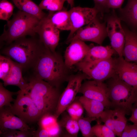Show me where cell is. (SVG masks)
<instances>
[{
    "mask_svg": "<svg viewBox=\"0 0 137 137\" xmlns=\"http://www.w3.org/2000/svg\"><path fill=\"white\" fill-rule=\"evenodd\" d=\"M32 68L33 76L59 89L70 76L61 55L45 47Z\"/></svg>",
    "mask_w": 137,
    "mask_h": 137,
    "instance_id": "obj_1",
    "label": "cell"
},
{
    "mask_svg": "<svg viewBox=\"0 0 137 137\" xmlns=\"http://www.w3.org/2000/svg\"><path fill=\"white\" fill-rule=\"evenodd\" d=\"M25 37L6 46L1 52L21 65L23 71L32 68L45 48L39 40Z\"/></svg>",
    "mask_w": 137,
    "mask_h": 137,
    "instance_id": "obj_2",
    "label": "cell"
},
{
    "mask_svg": "<svg viewBox=\"0 0 137 137\" xmlns=\"http://www.w3.org/2000/svg\"><path fill=\"white\" fill-rule=\"evenodd\" d=\"M26 81L29 85L26 90L27 93L38 109L41 116L48 113L54 114L61 94L59 89L33 76Z\"/></svg>",
    "mask_w": 137,
    "mask_h": 137,
    "instance_id": "obj_3",
    "label": "cell"
},
{
    "mask_svg": "<svg viewBox=\"0 0 137 137\" xmlns=\"http://www.w3.org/2000/svg\"><path fill=\"white\" fill-rule=\"evenodd\" d=\"M41 20L21 10L7 21L0 38L1 46L8 45L15 40L27 36H33Z\"/></svg>",
    "mask_w": 137,
    "mask_h": 137,
    "instance_id": "obj_4",
    "label": "cell"
},
{
    "mask_svg": "<svg viewBox=\"0 0 137 137\" xmlns=\"http://www.w3.org/2000/svg\"><path fill=\"white\" fill-rule=\"evenodd\" d=\"M107 84L108 96L111 106L115 108L132 111L137 100V89L120 79L116 74L109 79Z\"/></svg>",
    "mask_w": 137,
    "mask_h": 137,
    "instance_id": "obj_5",
    "label": "cell"
},
{
    "mask_svg": "<svg viewBox=\"0 0 137 137\" xmlns=\"http://www.w3.org/2000/svg\"><path fill=\"white\" fill-rule=\"evenodd\" d=\"M115 58L88 62L81 61L75 65L89 79L103 82L115 74Z\"/></svg>",
    "mask_w": 137,
    "mask_h": 137,
    "instance_id": "obj_6",
    "label": "cell"
},
{
    "mask_svg": "<svg viewBox=\"0 0 137 137\" xmlns=\"http://www.w3.org/2000/svg\"><path fill=\"white\" fill-rule=\"evenodd\" d=\"M11 107V111L27 124L38 122L41 117L40 112L26 90L18 91Z\"/></svg>",
    "mask_w": 137,
    "mask_h": 137,
    "instance_id": "obj_7",
    "label": "cell"
},
{
    "mask_svg": "<svg viewBox=\"0 0 137 137\" xmlns=\"http://www.w3.org/2000/svg\"><path fill=\"white\" fill-rule=\"evenodd\" d=\"M86 79H88L87 76L81 72L70 75L67 85L60 96L54 114L57 118L75 99L83 81Z\"/></svg>",
    "mask_w": 137,
    "mask_h": 137,
    "instance_id": "obj_8",
    "label": "cell"
},
{
    "mask_svg": "<svg viewBox=\"0 0 137 137\" xmlns=\"http://www.w3.org/2000/svg\"><path fill=\"white\" fill-rule=\"evenodd\" d=\"M106 27L101 23L97 16L86 26L78 29L69 41L78 39L83 41H91L100 45L107 36Z\"/></svg>",
    "mask_w": 137,
    "mask_h": 137,
    "instance_id": "obj_9",
    "label": "cell"
},
{
    "mask_svg": "<svg viewBox=\"0 0 137 137\" xmlns=\"http://www.w3.org/2000/svg\"><path fill=\"white\" fill-rule=\"evenodd\" d=\"M68 11L71 29L66 41L67 44L78 29L89 23L97 16L99 12L94 7L92 8L73 7Z\"/></svg>",
    "mask_w": 137,
    "mask_h": 137,
    "instance_id": "obj_10",
    "label": "cell"
},
{
    "mask_svg": "<svg viewBox=\"0 0 137 137\" xmlns=\"http://www.w3.org/2000/svg\"><path fill=\"white\" fill-rule=\"evenodd\" d=\"M79 93L86 97L101 102L105 107L111 106L107 85L103 82L94 80L85 81L82 83Z\"/></svg>",
    "mask_w": 137,
    "mask_h": 137,
    "instance_id": "obj_11",
    "label": "cell"
},
{
    "mask_svg": "<svg viewBox=\"0 0 137 137\" xmlns=\"http://www.w3.org/2000/svg\"><path fill=\"white\" fill-rule=\"evenodd\" d=\"M46 16L40 21L36 32L39 35L40 41L45 47L55 52L60 40L59 30L51 23Z\"/></svg>",
    "mask_w": 137,
    "mask_h": 137,
    "instance_id": "obj_12",
    "label": "cell"
},
{
    "mask_svg": "<svg viewBox=\"0 0 137 137\" xmlns=\"http://www.w3.org/2000/svg\"><path fill=\"white\" fill-rule=\"evenodd\" d=\"M106 30L111 47L119 56L123 57L125 36L119 19L115 15L110 17L107 20Z\"/></svg>",
    "mask_w": 137,
    "mask_h": 137,
    "instance_id": "obj_13",
    "label": "cell"
},
{
    "mask_svg": "<svg viewBox=\"0 0 137 137\" xmlns=\"http://www.w3.org/2000/svg\"><path fill=\"white\" fill-rule=\"evenodd\" d=\"M115 72L126 83L137 89V63L126 61L123 57L115 58Z\"/></svg>",
    "mask_w": 137,
    "mask_h": 137,
    "instance_id": "obj_14",
    "label": "cell"
},
{
    "mask_svg": "<svg viewBox=\"0 0 137 137\" xmlns=\"http://www.w3.org/2000/svg\"><path fill=\"white\" fill-rule=\"evenodd\" d=\"M90 46L78 39L72 40L67 47L64 54V62L66 67L70 68L82 61L87 55Z\"/></svg>",
    "mask_w": 137,
    "mask_h": 137,
    "instance_id": "obj_15",
    "label": "cell"
},
{
    "mask_svg": "<svg viewBox=\"0 0 137 137\" xmlns=\"http://www.w3.org/2000/svg\"><path fill=\"white\" fill-rule=\"evenodd\" d=\"M0 134L8 130H31L27 124L16 116L9 107L0 109Z\"/></svg>",
    "mask_w": 137,
    "mask_h": 137,
    "instance_id": "obj_16",
    "label": "cell"
},
{
    "mask_svg": "<svg viewBox=\"0 0 137 137\" xmlns=\"http://www.w3.org/2000/svg\"><path fill=\"white\" fill-rule=\"evenodd\" d=\"M125 36L123 56L127 61L137 63V33L124 29Z\"/></svg>",
    "mask_w": 137,
    "mask_h": 137,
    "instance_id": "obj_17",
    "label": "cell"
},
{
    "mask_svg": "<svg viewBox=\"0 0 137 137\" xmlns=\"http://www.w3.org/2000/svg\"><path fill=\"white\" fill-rule=\"evenodd\" d=\"M23 71L21 66L13 61V67L10 75L3 81L4 86L15 85L18 87L21 90H27L29 85L27 81L23 77Z\"/></svg>",
    "mask_w": 137,
    "mask_h": 137,
    "instance_id": "obj_18",
    "label": "cell"
},
{
    "mask_svg": "<svg viewBox=\"0 0 137 137\" xmlns=\"http://www.w3.org/2000/svg\"><path fill=\"white\" fill-rule=\"evenodd\" d=\"M46 17L51 23L58 29L71 30V24L68 11L63 8L58 11H49Z\"/></svg>",
    "mask_w": 137,
    "mask_h": 137,
    "instance_id": "obj_19",
    "label": "cell"
},
{
    "mask_svg": "<svg viewBox=\"0 0 137 137\" xmlns=\"http://www.w3.org/2000/svg\"><path fill=\"white\" fill-rule=\"evenodd\" d=\"M116 53L111 46H90L87 55L81 61L91 62L106 59L112 57Z\"/></svg>",
    "mask_w": 137,
    "mask_h": 137,
    "instance_id": "obj_20",
    "label": "cell"
},
{
    "mask_svg": "<svg viewBox=\"0 0 137 137\" xmlns=\"http://www.w3.org/2000/svg\"><path fill=\"white\" fill-rule=\"evenodd\" d=\"M57 118L54 114L48 113L43 115L38 121L39 127L46 130L51 137H58L60 133V128Z\"/></svg>",
    "mask_w": 137,
    "mask_h": 137,
    "instance_id": "obj_21",
    "label": "cell"
},
{
    "mask_svg": "<svg viewBox=\"0 0 137 137\" xmlns=\"http://www.w3.org/2000/svg\"><path fill=\"white\" fill-rule=\"evenodd\" d=\"M79 99L88 117L96 119L100 118L105 107L102 103L87 98L83 95L79 97Z\"/></svg>",
    "mask_w": 137,
    "mask_h": 137,
    "instance_id": "obj_22",
    "label": "cell"
},
{
    "mask_svg": "<svg viewBox=\"0 0 137 137\" xmlns=\"http://www.w3.org/2000/svg\"><path fill=\"white\" fill-rule=\"evenodd\" d=\"M12 1L20 10L34 16L40 20L47 15L39 6L31 0Z\"/></svg>",
    "mask_w": 137,
    "mask_h": 137,
    "instance_id": "obj_23",
    "label": "cell"
},
{
    "mask_svg": "<svg viewBox=\"0 0 137 137\" xmlns=\"http://www.w3.org/2000/svg\"><path fill=\"white\" fill-rule=\"evenodd\" d=\"M121 11L123 19L134 29H137V0H128L126 6Z\"/></svg>",
    "mask_w": 137,
    "mask_h": 137,
    "instance_id": "obj_24",
    "label": "cell"
},
{
    "mask_svg": "<svg viewBox=\"0 0 137 137\" xmlns=\"http://www.w3.org/2000/svg\"><path fill=\"white\" fill-rule=\"evenodd\" d=\"M62 114V116L58 122L60 126L65 129L68 136H77L80 130L78 120L73 118L64 112Z\"/></svg>",
    "mask_w": 137,
    "mask_h": 137,
    "instance_id": "obj_25",
    "label": "cell"
},
{
    "mask_svg": "<svg viewBox=\"0 0 137 137\" xmlns=\"http://www.w3.org/2000/svg\"><path fill=\"white\" fill-rule=\"evenodd\" d=\"M114 110V132L116 135L121 137L127 124V119L125 116L127 112L125 110L118 108H115Z\"/></svg>",
    "mask_w": 137,
    "mask_h": 137,
    "instance_id": "obj_26",
    "label": "cell"
},
{
    "mask_svg": "<svg viewBox=\"0 0 137 137\" xmlns=\"http://www.w3.org/2000/svg\"><path fill=\"white\" fill-rule=\"evenodd\" d=\"M3 83L0 82V109L6 106L11 107V102H14L15 99L12 96L17 95L18 91L16 92H11L6 89L4 86Z\"/></svg>",
    "mask_w": 137,
    "mask_h": 137,
    "instance_id": "obj_27",
    "label": "cell"
},
{
    "mask_svg": "<svg viewBox=\"0 0 137 137\" xmlns=\"http://www.w3.org/2000/svg\"><path fill=\"white\" fill-rule=\"evenodd\" d=\"M13 61L9 57L0 55V78L3 81L10 75L13 65Z\"/></svg>",
    "mask_w": 137,
    "mask_h": 137,
    "instance_id": "obj_28",
    "label": "cell"
},
{
    "mask_svg": "<svg viewBox=\"0 0 137 137\" xmlns=\"http://www.w3.org/2000/svg\"><path fill=\"white\" fill-rule=\"evenodd\" d=\"M84 109L83 107L79 100V97H76L74 101L67 107L66 110L71 117L78 120L82 116Z\"/></svg>",
    "mask_w": 137,
    "mask_h": 137,
    "instance_id": "obj_29",
    "label": "cell"
},
{
    "mask_svg": "<svg viewBox=\"0 0 137 137\" xmlns=\"http://www.w3.org/2000/svg\"><path fill=\"white\" fill-rule=\"evenodd\" d=\"M66 1V0H42L39 6L42 10L56 11L63 8L64 4Z\"/></svg>",
    "mask_w": 137,
    "mask_h": 137,
    "instance_id": "obj_30",
    "label": "cell"
},
{
    "mask_svg": "<svg viewBox=\"0 0 137 137\" xmlns=\"http://www.w3.org/2000/svg\"><path fill=\"white\" fill-rule=\"evenodd\" d=\"M96 119L89 117L85 118L82 116L78 119L80 130L83 137H92L94 136L92 132L91 123Z\"/></svg>",
    "mask_w": 137,
    "mask_h": 137,
    "instance_id": "obj_31",
    "label": "cell"
},
{
    "mask_svg": "<svg viewBox=\"0 0 137 137\" xmlns=\"http://www.w3.org/2000/svg\"><path fill=\"white\" fill-rule=\"evenodd\" d=\"M92 131L94 136L97 137H114L116 136L113 131L105 124L99 123L92 127Z\"/></svg>",
    "mask_w": 137,
    "mask_h": 137,
    "instance_id": "obj_32",
    "label": "cell"
},
{
    "mask_svg": "<svg viewBox=\"0 0 137 137\" xmlns=\"http://www.w3.org/2000/svg\"><path fill=\"white\" fill-rule=\"evenodd\" d=\"M14 6L7 0H1L0 3V19L8 21L13 14Z\"/></svg>",
    "mask_w": 137,
    "mask_h": 137,
    "instance_id": "obj_33",
    "label": "cell"
},
{
    "mask_svg": "<svg viewBox=\"0 0 137 137\" xmlns=\"http://www.w3.org/2000/svg\"><path fill=\"white\" fill-rule=\"evenodd\" d=\"M121 137H137V125L127 124L122 134Z\"/></svg>",
    "mask_w": 137,
    "mask_h": 137,
    "instance_id": "obj_34",
    "label": "cell"
},
{
    "mask_svg": "<svg viewBox=\"0 0 137 137\" xmlns=\"http://www.w3.org/2000/svg\"><path fill=\"white\" fill-rule=\"evenodd\" d=\"M33 137H51V136L46 130L39 127L37 130L34 131Z\"/></svg>",
    "mask_w": 137,
    "mask_h": 137,
    "instance_id": "obj_35",
    "label": "cell"
},
{
    "mask_svg": "<svg viewBox=\"0 0 137 137\" xmlns=\"http://www.w3.org/2000/svg\"><path fill=\"white\" fill-rule=\"evenodd\" d=\"M124 0H108L107 8H120Z\"/></svg>",
    "mask_w": 137,
    "mask_h": 137,
    "instance_id": "obj_36",
    "label": "cell"
},
{
    "mask_svg": "<svg viewBox=\"0 0 137 137\" xmlns=\"http://www.w3.org/2000/svg\"><path fill=\"white\" fill-rule=\"evenodd\" d=\"M95 7L99 12L102 11L105 8H107V3L108 0H93Z\"/></svg>",
    "mask_w": 137,
    "mask_h": 137,
    "instance_id": "obj_37",
    "label": "cell"
},
{
    "mask_svg": "<svg viewBox=\"0 0 137 137\" xmlns=\"http://www.w3.org/2000/svg\"><path fill=\"white\" fill-rule=\"evenodd\" d=\"M133 124L137 125V105L133 108L131 111V115L129 119Z\"/></svg>",
    "mask_w": 137,
    "mask_h": 137,
    "instance_id": "obj_38",
    "label": "cell"
},
{
    "mask_svg": "<svg viewBox=\"0 0 137 137\" xmlns=\"http://www.w3.org/2000/svg\"><path fill=\"white\" fill-rule=\"evenodd\" d=\"M66 1L70 5L71 8L73 7L74 5V0H66Z\"/></svg>",
    "mask_w": 137,
    "mask_h": 137,
    "instance_id": "obj_39",
    "label": "cell"
},
{
    "mask_svg": "<svg viewBox=\"0 0 137 137\" xmlns=\"http://www.w3.org/2000/svg\"><path fill=\"white\" fill-rule=\"evenodd\" d=\"M135 106L136 105H137V100L136 102L135 103Z\"/></svg>",
    "mask_w": 137,
    "mask_h": 137,
    "instance_id": "obj_40",
    "label": "cell"
},
{
    "mask_svg": "<svg viewBox=\"0 0 137 137\" xmlns=\"http://www.w3.org/2000/svg\"></svg>",
    "mask_w": 137,
    "mask_h": 137,
    "instance_id": "obj_41",
    "label": "cell"
}]
</instances>
